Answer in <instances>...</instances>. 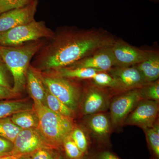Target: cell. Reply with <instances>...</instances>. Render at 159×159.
<instances>
[{
	"label": "cell",
	"instance_id": "1",
	"mask_svg": "<svg viewBox=\"0 0 159 159\" xmlns=\"http://www.w3.org/2000/svg\"><path fill=\"white\" fill-rule=\"evenodd\" d=\"M116 40L103 29L66 28L54 33L51 42L34 55V64L46 70L67 67L100 49L112 45Z\"/></svg>",
	"mask_w": 159,
	"mask_h": 159
},
{
	"label": "cell",
	"instance_id": "2",
	"mask_svg": "<svg viewBox=\"0 0 159 159\" xmlns=\"http://www.w3.org/2000/svg\"><path fill=\"white\" fill-rule=\"evenodd\" d=\"M46 43L41 39L14 47L0 46V56L12 75V90L16 95L24 90L30 61Z\"/></svg>",
	"mask_w": 159,
	"mask_h": 159
},
{
	"label": "cell",
	"instance_id": "3",
	"mask_svg": "<svg viewBox=\"0 0 159 159\" xmlns=\"http://www.w3.org/2000/svg\"><path fill=\"white\" fill-rule=\"evenodd\" d=\"M33 109L38 117V129L47 142L58 150L74 128L72 118L56 113L39 102H34Z\"/></svg>",
	"mask_w": 159,
	"mask_h": 159
},
{
	"label": "cell",
	"instance_id": "4",
	"mask_svg": "<svg viewBox=\"0 0 159 159\" xmlns=\"http://www.w3.org/2000/svg\"><path fill=\"white\" fill-rule=\"evenodd\" d=\"M54 32L43 21L34 20L0 33V46L14 47L41 39H51Z\"/></svg>",
	"mask_w": 159,
	"mask_h": 159
},
{
	"label": "cell",
	"instance_id": "5",
	"mask_svg": "<svg viewBox=\"0 0 159 159\" xmlns=\"http://www.w3.org/2000/svg\"><path fill=\"white\" fill-rule=\"evenodd\" d=\"M40 75L43 83L52 95L73 111L77 110L80 94L79 89L76 85L67 78L56 74L51 76Z\"/></svg>",
	"mask_w": 159,
	"mask_h": 159
},
{
	"label": "cell",
	"instance_id": "6",
	"mask_svg": "<svg viewBox=\"0 0 159 159\" xmlns=\"http://www.w3.org/2000/svg\"><path fill=\"white\" fill-rule=\"evenodd\" d=\"M123 92L111 100L110 103V116L112 127L123 124L129 114L142 99L139 89Z\"/></svg>",
	"mask_w": 159,
	"mask_h": 159
},
{
	"label": "cell",
	"instance_id": "7",
	"mask_svg": "<svg viewBox=\"0 0 159 159\" xmlns=\"http://www.w3.org/2000/svg\"><path fill=\"white\" fill-rule=\"evenodd\" d=\"M159 108V102L142 99L129 114L123 124L137 125L143 129L152 127L157 121Z\"/></svg>",
	"mask_w": 159,
	"mask_h": 159
},
{
	"label": "cell",
	"instance_id": "8",
	"mask_svg": "<svg viewBox=\"0 0 159 159\" xmlns=\"http://www.w3.org/2000/svg\"><path fill=\"white\" fill-rule=\"evenodd\" d=\"M13 143L14 149L11 154L29 156L41 148L56 149L47 142L37 128L21 129Z\"/></svg>",
	"mask_w": 159,
	"mask_h": 159
},
{
	"label": "cell",
	"instance_id": "9",
	"mask_svg": "<svg viewBox=\"0 0 159 159\" xmlns=\"http://www.w3.org/2000/svg\"><path fill=\"white\" fill-rule=\"evenodd\" d=\"M111 51L115 66L119 67L139 64L146 59L152 52L138 48L121 39L116 40L111 46Z\"/></svg>",
	"mask_w": 159,
	"mask_h": 159
},
{
	"label": "cell",
	"instance_id": "10",
	"mask_svg": "<svg viewBox=\"0 0 159 159\" xmlns=\"http://www.w3.org/2000/svg\"><path fill=\"white\" fill-rule=\"evenodd\" d=\"M38 3V0H35L28 6L0 15V33L35 20Z\"/></svg>",
	"mask_w": 159,
	"mask_h": 159
},
{
	"label": "cell",
	"instance_id": "11",
	"mask_svg": "<svg viewBox=\"0 0 159 159\" xmlns=\"http://www.w3.org/2000/svg\"><path fill=\"white\" fill-rule=\"evenodd\" d=\"M102 88L94 85L87 89L81 106L84 115L88 116L103 112L109 108L111 102L109 94Z\"/></svg>",
	"mask_w": 159,
	"mask_h": 159
},
{
	"label": "cell",
	"instance_id": "12",
	"mask_svg": "<svg viewBox=\"0 0 159 159\" xmlns=\"http://www.w3.org/2000/svg\"><path fill=\"white\" fill-rule=\"evenodd\" d=\"M107 72L116 80L122 92L140 89L146 84L135 66H115Z\"/></svg>",
	"mask_w": 159,
	"mask_h": 159
},
{
	"label": "cell",
	"instance_id": "13",
	"mask_svg": "<svg viewBox=\"0 0 159 159\" xmlns=\"http://www.w3.org/2000/svg\"><path fill=\"white\" fill-rule=\"evenodd\" d=\"M114 66L115 61L111 46L100 49L69 67L88 68L107 72Z\"/></svg>",
	"mask_w": 159,
	"mask_h": 159
},
{
	"label": "cell",
	"instance_id": "14",
	"mask_svg": "<svg viewBox=\"0 0 159 159\" xmlns=\"http://www.w3.org/2000/svg\"><path fill=\"white\" fill-rule=\"evenodd\" d=\"M88 116L86 126L91 136L99 143L107 142L112 127L110 115L99 112Z\"/></svg>",
	"mask_w": 159,
	"mask_h": 159
},
{
	"label": "cell",
	"instance_id": "15",
	"mask_svg": "<svg viewBox=\"0 0 159 159\" xmlns=\"http://www.w3.org/2000/svg\"><path fill=\"white\" fill-rule=\"evenodd\" d=\"M26 83L30 96L34 102H39L45 105V89L39 73L29 66L26 74Z\"/></svg>",
	"mask_w": 159,
	"mask_h": 159
},
{
	"label": "cell",
	"instance_id": "16",
	"mask_svg": "<svg viewBox=\"0 0 159 159\" xmlns=\"http://www.w3.org/2000/svg\"><path fill=\"white\" fill-rule=\"evenodd\" d=\"M135 66L146 83L159 79V55L157 52L152 51L146 59Z\"/></svg>",
	"mask_w": 159,
	"mask_h": 159
},
{
	"label": "cell",
	"instance_id": "17",
	"mask_svg": "<svg viewBox=\"0 0 159 159\" xmlns=\"http://www.w3.org/2000/svg\"><path fill=\"white\" fill-rule=\"evenodd\" d=\"M22 111L11 116L12 122L21 129L38 128V117L34 110Z\"/></svg>",
	"mask_w": 159,
	"mask_h": 159
},
{
	"label": "cell",
	"instance_id": "18",
	"mask_svg": "<svg viewBox=\"0 0 159 159\" xmlns=\"http://www.w3.org/2000/svg\"><path fill=\"white\" fill-rule=\"evenodd\" d=\"M54 70L56 71V75L67 79H92L97 73L102 72L94 69L70 67L56 69Z\"/></svg>",
	"mask_w": 159,
	"mask_h": 159
},
{
	"label": "cell",
	"instance_id": "19",
	"mask_svg": "<svg viewBox=\"0 0 159 159\" xmlns=\"http://www.w3.org/2000/svg\"><path fill=\"white\" fill-rule=\"evenodd\" d=\"M31 109V104L25 101H0V118L11 116L19 112Z\"/></svg>",
	"mask_w": 159,
	"mask_h": 159
},
{
	"label": "cell",
	"instance_id": "20",
	"mask_svg": "<svg viewBox=\"0 0 159 159\" xmlns=\"http://www.w3.org/2000/svg\"><path fill=\"white\" fill-rule=\"evenodd\" d=\"M44 86L45 89V105L49 109L56 113L72 118L74 112L57 99V97L52 95L45 85H44Z\"/></svg>",
	"mask_w": 159,
	"mask_h": 159
},
{
	"label": "cell",
	"instance_id": "21",
	"mask_svg": "<svg viewBox=\"0 0 159 159\" xmlns=\"http://www.w3.org/2000/svg\"><path fill=\"white\" fill-rule=\"evenodd\" d=\"M21 129L12 122L11 117L0 118V137L14 143L16 136Z\"/></svg>",
	"mask_w": 159,
	"mask_h": 159
},
{
	"label": "cell",
	"instance_id": "22",
	"mask_svg": "<svg viewBox=\"0 0 159 159\" xmlns=\"http://www.w3.org/2000/svg\"><path fill=\"white\" fill-rule=\"evenodd\" d=\"M146 134L149 148L156 159L159 158V123L155 122L152 127L143 129Z\"/></svg>",
	"mask_w": 159,
	"mask_h": 159
},
{
	"label": "cell",
	"instance_id": "23",
	"mask_svg": "<svg viewBox=\"0 0 159 159\" xmlns=\"http://www.w3.org/2000/svg\"><path fill=\"white\" fill-rule=\"evenodd\" d=\"M95 85L101 88H110L121 91L116 80L107 72H99L92 79Z\"/></svg>",
	"mask_w": 159,
	"mask_h": 159
},
{
	"label": "cell",
	"instance_id": "24",
	"mask_svg": "<svg viewBox=\"0 0 159 159\" xmlns=\"http://www.w3.org/2000/svg\"><path fill=\"white\" fill-rule=\"evenodd\" d=\"M70 135L84 155L88 153L89 142L83 130L79 127H74Z\"/></svg>",
	"mask_w": 159,
	"mask_h": 159
},
{
	"label": "cell",
	"instance_id": "25",
	"mask_svg": "<svg viewBox=\"0 0 159 159\" xmlns=\"http://www.w3.org/2000/svg\"><path fill=\"white\" fill-rule=\"evenodd\" d=\"M142 99L159 102V80L147 83L139 89Z\"/></svg>",
	"mask_w": 159,
	"mask_h": 159
},
{
	"label": "cell",
	"instance_id": "26",
	"mask_svg": "<svg viewBox=\"0 0 159 159\" xmlns=\"http://www.w3.org/2000/svg\"><path fill=\"white\" fill-rule=\"evenodd\" d=\"M62 147L68 159H83L84 155L80 150L70 135L63 142Z\"/></svg>",
	"mask_w": 159,
	"mask_h": 159
},
{
	"label": "cell",
	"instance_id": "27",
	"mask_svg": "<svg viewBox=\"0 0 159 159\" xmlns=\"http://www.w3.org/2000/svg\"><path fill=\"white\" fill-rule=\"evenodd\" d=\"M35 0H0V15L13 9L23 8Z\"/></svg>",
	"mask_w": 159,
	"mask_h": 159
},
{
	"label": "cell",
	"instance_id": "28",
	"mask_svg": "<svg viewBox=\"0 0 159 159\" xmlns=\"http://www.w3.org/2000/svg\"><path fill=\"white\" fill-rule=\"evenodd\" d=\"M57 150L54 148H42L29 156L31 159H57L60 154Z\"/></svg>",
	"mask_w": 159,
	"mask_h": 159
},
{
	"label": "cell",
	"instance_id": "29",
	"mask_svg": "<svg viewBox=\"0 0 159 159\" xmlns=\"http://www.w3.org/2000/svg\"><path fill=\"white\" fill-rule=\"evenodd\" d=\"M83 159H120L115 153L108 150H101L88 152Z\"/></svg>",
	"mask_w": 159,
	"mask_h": 159
},
{
	"label": "cell",
	"instance_id": "30",
	"mask_svg": "<svg viewBox=\"0 0 159 159\" xmlns=\"http://www.w3.org/2000/svg\"><path fill=\"white\" fill-rule=\"evenodd\" d=\"M8 70H9L4 62H0V85L8 88L12 89L8 76Z\"/></svg>",
	"mask_w": 159,
	"mask_h": 159
},
{
	"label": "cell",
	"instance_id": "31",
	"mask_svg": "<svg viewBox=\"0 0 159 159\" xmlns=\"http://www.w3.org/2000/svg\"><path fill=\"white\" fill-rule=\"evenodd\" d=\"M14 147L13 142L5 138L0 137V155L11 154Z\"/></svg>",
	"mask_w": 159,
	"mask_h": 159
},
{
	"label": "cell",
	"instance_id": "32",
	"mask_svg": "<svg viewBox=\"0 0 159 159\" xmlns=\"http://www.w3.org/2000/svg\"><path fill=\"white\" fill-rule=\"evenodd\" d=\"M16 94L13 93L12 89L0 85V100L12 98Z\"/></svg>",
	"mask_w": 159,
	"mask_h": 159
},
{
	"label": "cell",
	"instance_id": "33",
	"mask_svg": "<svg viewBox=\"0 0 159 159\" xmlns=\"http://www.w3.org/2000/svg\"><path fill=\"white\" fill-rule=\"evenodd\" d=\"M24 155L22 154H9L0 157V159H20Z\"/></svg>",
	"mask_w": 159,
	"mask_h": 159
},
{
	"label": "cell",
	"instance_id": "34",
	"mask_svg": "<svg viewBox=\"0 0 159 159\" xmlns=\"http://www.w3.org/2000/svg\"><path fill=\"white\" fill-rule=\"evenodd\" d=\"M20 159H31L29 155L24 156L22 157Z\"/></svg>",
	"mask_w": 159,
	"mask_h": 159
},
{
	"label": "cell",
	"instance_id": "35",
	"mask_svg": "<svg viewBox=\"0 0 159 159\" xmlns=\"http://www.w3.org/2000/svg\"><path fill=\"white\" fill-rule=\"evenodd\" d=\"M57 159H65V158H64V157L61 155L60 154Z\"/></svg>",
	"mask_w": 159,
	"mask_h": 159
},
{
	"label": "cell",
	"instance_id": "36",
	"mask_svg": "<svg viewBox=\"0 0 159 159\" xmlns=\"http://www.w3.org/2000/svg\"><path fill=\"white\" fill-rule=\"evenodd\" d=\"M2 61H3L2 59V57H1V56H0V62H2Z\"/></svg>",
	"mask_w": 159,
	"mask_h": 159
},
{
	"label": "cell",
	"instance_id": "37",
	"mask_svg": "<svg viewBox=\"0 0 159 159\" xmlns=\"http://www.w3.org/2000/svg\"><path fill=\"white\" fill-rule=\"evenodd\" d=\"M4 156H5V155H0V157Z\"/></svg>",
	"mask_w": 159,
	"mask_h": 159
}]
</instances>
